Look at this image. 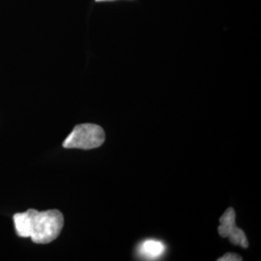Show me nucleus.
<instances>
[{"mask_svg": "<svg viewBox=\"0 0 261 261\" xmlns=\"http://www.w3.org/2000/svg\"><path fill=\"white\" fill-rule=\"evenodd\" d=\"M14 224L19 237L30 238L36 244H48L61 233L64 217L56 209L47 211L28 209L27 212L14 215Z\"/></svg>", "mask_w": 261, "mask_h": 261, "instance_id": "nucleus-1", "label": "nucleus"}, {"mask_svg": "<svg viewBox=\"0 0 261 261\" xmlns=\"http://www.w3.org/2000/svg\"><path fill=\"white\" fill-rule=\"evenodd\" d=\"M105 140L106 134L101 126L90 123L81 124L76 125L66 138L63 147L69 149H95L103 145Z\"/></svg>", "mask_w": 261, "mask_h": 261, "instance_id": "nucleus-2", "label": "nucleus"}, {"mask_svg": "<svg viewBox=\"0 0 261 261\" xmlns=\"http://www.w3.org/2000/svg\"><path fill=\"white\" fill-rule=\"evenodd\" d=\"M235 210L233 208H228L225 210L224 215L220 219V225L218 227V232L220 236L224 238H229L231 244L240 246L244 249L249 247L247 236L241 228H239L235 223Z\"/></svg>", "mask_w": 261, "mask_h": 261, "instance_id": "nucleus-3", "label": "nucleus"}, {"mask_svg": "<svg viewBox=\"0 0 261 261\" xmlns=\"http://www.w3.org/2000/svg\"><path fill=\"white\" fill-rule=\"evenodd\" d=\"M139 252L143 258L156 260L165 254L166 245L159 240L149 239L140 244Z\"/></svg>", "mask_w": 261, "mask_h": 261, "instance_id": "nucleus-4", "label": "nucleus"}, {"mask_svg": "<svg viewBox=\"0 0 261 261\" xmlns=\"http://www.w3.org/2000/svg\"><path fill=\"white\" fill-rule=\"evenodd\" d=\"M243 258L240 256V255H238V254H236V253H233V252H228V253H226V254H224L223 257H221V258H219L218 260L220 261H240L242 260Z\"/></svg>", "mask_w": 261, "mask_h": 261, "instance_id": "nucleus-5", "label": "nucleus"}, {"mask_svg": "<svg viewBox=\"0 0 261 261\" xmlns=\"http://www.w3.org/2000/svg\"><path fill=\"white\" fill-rule=\"evenodd\" d=\"M97 2H101V1H112V0H95Z\"/></svg>", "mask_w": 261, "mask_h": 261, "instance_id": "nucleus-6", "label": "nucleus"}]
</instances>
